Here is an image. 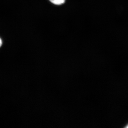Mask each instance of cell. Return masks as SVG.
Wrapping results in <instances>:
<instances>
[{
    "label": "cell",
    "mask_w": 128,
    "mask_h": 128,
    "mask_svg": "<svg viewBox=\"0 0 128 128\" xmlns=\"http://www.w3.org/2000/svg\"><path fill=\"white\" fill-rule=\"evenodd\" d=\"M51 3L55 5L60 6L64 4L66 2V0H49Z\"/></svg>",
    "instance_id": "obj_1"
},
{
    "label": "cell",
    "mask_w": 128,
    "mask_h": 128,
    "mask_svg": "<svg viewBox=\"0 0 128 128\" xmlns=\"http://www.w3.org/2000/svg\"><path fill=\"white\" fill-rule=\"evenodd\" d=\"M123 128H128V122L125 124Z\"/></svg>",
    "instance_id": "obj_2"
},
{
    "label": "cell",
    "mask_w": 128,
    "mask_h": 128,
    "mask_svg": "<svg viewBox=\"0 0 128 128\" xmlns=\"http://www.w3.org/2000/svg\"><path fill=\"white\" fill-rule=\"evenodd\" d=\"M2 44V39L0 38V48L1 47Z\"/></svg>",
    "instance_id": "obj_3"
}]
</instances>
